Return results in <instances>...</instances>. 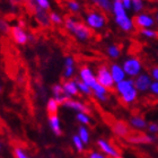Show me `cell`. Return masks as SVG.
<instances>
[{
    "instance_id": "cell-32",
    "label": "cell",
    "mask_w": 158,
    "mask_h": 158,
    "mask_svg": "<svg viewBox=\"0 0 158 158\" xmlns=\"http://www.w3.org/2000/svg\"><path fill=\"white\" fill-rule=\"evenodd\" d=\"M145 0H132V10L135 14L142 13L145 9Z\"/></svg>"
},
{
    "instance_id": "cell-24",
    "label": "cell",
    "mask_w": 158,
    "mask_h": 158,
    "mask_svg": "<svg viewBox=\"0 0 158 158\" xmlns=\"http://www.w3.org/2000/svg\"><path fill=\"white\" fill-rule=\"evenodd\" d=\"M71 143H73V149H75L78 154H84V152H86V147H87V146L82 142V140L79 138L77 133L73 135V137H71Z\"/></svg>"
},
{
    "instance_id": "cell-5",
    "label": "cell",
    "mask_w": 158,
    "mask_h": 158,
    "mask_svg": "<svg viewBox=\"0 0 158 158\" xmlns=\"http://www.w3.org/2000/svg\"><path fill=\"white\" fill-rule=\"evenodd\" d=\"M122 68L124 70L127 77L135 79V77L142 73L143 66H142L141 60L139 59L138 56H129L123 61Z\"/></svg>"
},
{
    "instance_id": "cell-27",
    "label": "cell",
    "mask_w": 158,
    "mask_h": 158,
    "mask_svg": "<svg viewBox=\"0 0 158 158\" xmlns=\"http://www.w3.org/2000/svg\"><path fill=\"white\" fill-rule=\"evenodd\" d=\"M13 155L15 158H32L30 154L27 152L25 148H23L22 146H15L13 148Z\"/></svg>"
},
{
    "instance_id": "cell-6",
    "label": "cell",
    "mask_w": 158,
    "mask_h": 158,
    "mask_svg": "<svg viewBox=\"0 0 158 158\" xmlns=\"http://www.w3.org/2000/svg\"><path fill=\"white\" fill-rule=\"evenodd\" d=\"M96 148L103 152L107 158H122V154L120 149L114 143L105 138H98L96 140Z\"/></svg>"
},
{
    "instance_id": "cell-2",
    "label": "cell",
    "mask_w": 158,
    "mask_h": 158,
    "mask_svg": "<svg viewBox=\"0 0 158 158\" xmlns=\"http://www.w3.org/2000/svg\"><path fill=\"white\" fill-rule=\"evenodd\" d=\"M115 92L118 98L124 105H132L138 99L139 92L135 86V81L132 78H127L122 81L115 84Z\"/></svg>"
},
{
    "instance_id": "cell-1",
    "label": "cell",
    "mask_w": 158,
    "mask_h": 158,
    "mask_svg": "<svg viewBox=\"0 0 158 158\" xmlns=\"http://www.w3.org/2000/svg\"><path fill=\"white\" fill-rule=\"evenodd\" d=\"M63 26L67 30V32L79 42H88L94 35L93 30H90L86 25V23H82L80 20L73 18V16H67L64 18Z\"/></svg>"
},
{
    "instance_id": "cell-4",
    "label": "cell",
    "mask_w": 158,
    "mask_h": 158,
    "mask_svg": "<svg viewBox=\"0 0 158 158\" xmlns=\"http://www.w3.org/2000/svg\"><path fill=\"white\" fill-rule=\"evenodd\" d=\"M85 23L90 30H103L107 24V18L102 10H90L85 15Z\"/></svg>"
},
{
    "instance_id": "cell-26",
    "label": "cell",
    "mask_w": 158,
    "mask_h": 158,
    "mask_svg": "<svg viewBox=\"0 0 158 158\" xmlns=\"http://www.w3.org/2000/svg\"><path fill=\"white\" fill-rule=\"evenodd\" d=\"M106 53H107V56L111 59L113 60L118 59L120 56H121V48L118 44H111V45H109L106 48Z\"/></svg>"
},
{
    "instance_id": "cell-16",
    "label": "cell",
    "mask_w": 158,
    "mask_h": 158,
    "mask_svg": "<svg viewBox=\"0 0 158 158\" xmlns=\"http://www.w3.org/2000/svg\"><path fill=\"white\" fill-rule=\"evenodd\" d=\"M62 88L67 98H73L79 95V89L75 79H67L62 82Z\"/></svg>"
},
{
    "instance_id": "cell-8",
    "label": "cell",
    "mask_w": 158,
    "mask_h": 158,
    "mask_svg": "<svg viewBox=\"0 0 158 158\" xmlns=\"http://www.w3.org/2000/svg\"><path fill=\"white\" fill-rule=\"evenodd\" d=\"M133 23H135V26L139 30L154 28V26L156 25V19L155 16L150 13L142 11V13L135 14V16L133 17Z\"/></svg>"
},
{
    "instance_id": "cell-14",
    "label": "cell",
    "mask_w": 158,
    "mask_h": 158,
    "mask_svg": "<svg viewBox=\"0 0 158 158\" xmlns=\"http://www.w3.org/2000/svg\"><path fill=\"white\" fill-rule=\"evenodd\" d=\"M62 107L71 110V111H75L76 113H88V114H90L89 106L87 104H85L84 102L76 98H68L62 104Z\"/></svg>"
},
{
    "instance_id": "cell-42",
    "label": "cell",
    "mask_w": 158,
    "mask_h": 158,
    "mask_svg": "<svg viewBox=\"0 0 158 158\" xmlns=\"http://www.w3.org/2000/svg\"><path fill=\"white\" fill-rule=\"evenodd\" d=\"M155 19H156V24L158 25V10L156 11V14H155Z\"/></svg>"
},
{
    "instance_id": "cell-41",
    "label": "cell",
    "mask_w": 158,
    "mask_h": 158,
    "mask_svg": "<svg viewBox=\"0 0 158 158\" xmlns=\"http://www.w3.org/2000/svg\"><path fill=\"white\" fill-rule=\"evenodd\" d=\"M22 2H23V0H10V3H11L13 6H17V5H20Z\"/></svg>"
},
{
    "instance_id": "cell-40",
    "label": "cell",
    "mask_w": 158,
    "mask_h": 158,
    "mask_svg": "<svg viewBox=\"0 0 158 158\" xmlns=\"http://www.w3.org/2000/svg\"><path fill=\"white\" fill-rule=\"evenodd\" d=\"M122 5H123L127 11L132 10V0H122Z\"/></svg>"
},
{
    "instance_id": "cell-25",
    "label": "cell",
    "mask_w": 158,
    "mask_h": 158,
    "mask_svg": "<svg viewBox=\"0 0 158 158\" xmlns=\"http://www.w3.org/2000/svg\"><path fill=\"white\" fill-rule=\"evenodd\" d=\"M60 106H61V104L54 97H51L46 101V112L49 115L50 114H58Z\"/></svg>"
},
{
    "instance_id": "cell-38",
    "label": "cell",
    "mask_w": 158,
    "mask_h": 158,
    "mask_svg": "<svg viewBox=\"0 0 158 158\" xmlns=\"http://www.w3.org/2000/svg\"><path fill=\"white\" fill-rule=\"evenodd\" d=\"M150 77L152 78L154 81H157L158 82V66H154L150 69V73H149Z\"/></svg>"
},
{
    "instance_id": "cell-30",
    "label": "cell",
    "mask_w": 158,
    "mask_h": 158,
    "mask_svg": "<svg viewBox=\"0 0 158 158\" xmlns=\"http://www.w3.org/2000/svg\"><path fill=\"white\" fill-rule=\"evenodd\" d=\"M75 80H76V82H77V86H78L79 92L81 93L82 95H85V96H93V90L89 88L88 86L86 85V84H84V82H82L79 78H76Z\"/></svg>"
},
{
    "instance_id": "cell-23",
    "label": "cell",
    "mask_w": 158,
    "mask_h": 158,
    "mask_svg": "<svg viewBox=\"0 0 158 158\" xmlns=\"http://www.w3.org/2000/svg\"><path fill=\"white\" fill-rule=\"evenodd\" d=\"M77 135H78V137L81 139L82 142H84L86 146H88L89 143H90L92 135H90L89 129L87 128L86 125H79L78 129H77Z\"/></svg>"
},
{
    "instance_id": "cell-22",
    "label": "cell",
    "mask_w": 158,
    "mask_h": 158,
    "mask_svg": "<svg viewBox=\"0 0 158 158\" xmlns=\"http://www.w3.org/2000/svg\"><path fill=\"white\" fill-rule=\"evenodd\" d=\"M89 1L95 7L99 8V10L104 11V13H112V0H89Z\"/></svg>"
},
{
    "instance_id": "cell-37",
    "label": "cell",
    "mask_w": 158,
    "mask_h": 158,
    "mask_svg": "<svg viewBox=\"0 0 158 158\" xmlns=\"http://www.w3.org/2000/svg\"><path fill=\"white\" fill-rule=\"evenodd\" d=\"M147 131H148V133H150V135H158V123H156V122L148 123Z\"/></svg>"
},
{
    "instance_id": "cell-44",
    "label": "cell",
    "mask_w": 158,
    "mask_h": 158,
    "mask_svg": "<svg viewBox=\"0 0 158 158\" xmlns=\"http://www.w3.org/2000/svg\"><path fill=\"white\" fill-rule=\"evenodd\" d=\"M2 150V143H1V141H0V152Z\"/></svg>"
},
{
    "instance_id": "cell-19",
    "label": "cell",
    "mask_w": 158,
    "mask_h": 158,
    "mask_svg": "<svg viewBox=\"0 0 158 158\" xmlns=\"http://www.w3.org/2000/svg\"><path fill=\"white\" fill-rule=\"evenodd\" d=\"M110 71H111L112 78L115 84L127 79V75H125L124 70H123L121 64H118V63H112V64L110 66Z\"/></svg>"
},
{
    "instance_id": "cell-31",
    "label": "cell",
    "mask_w": 158,
    "mask_h": 158,
    "mask_svg": "<svg viewBox=\"0 0 158 158\" xmlns=\"http://www.w3.org/2000/svg\"><path fill=\"white\" fill-rule=\"evenodd\" d=\"M67 8L68 10H70L73 14H78L80 13V10H81V6H80V3L76 0H67Z\"/></svg>"
},
{
    "instance_id": "cell-20",
    "label": "cell",
    "mask_w": 158,
    "mask_h": 158,
    "mask_svg": "<svg viewBox=\"0 0 158 158\" xmlns=\"http://www.w3.org/2000/svg\"><path fill=\"white\" fill-rule=\"evenodd\" d=\"M75 70H76V63L75 59L73 56H67L64 59V71H63V78L71 79L75 75Z\"/></svg>"
},
{
    "instance_id": "cell-17",
    "label": "cell",
    "mask_w": 158,
    "mask_h": 158,
    "mask_svg": "<svg viewBox=\"0 0 158 158\" xmlns=\"http://www.w3.org/2000/svg\"><path fill=\"white\" fill-rule=\"evenodd\" d=\"M33 13H34V16H35V19L37 20V23L42 27H50L52 25L51 20H50V14L46 10L36 6L33 9Z\"/></svg>"
},
{
    "instance_id": "cell-39",
    "label": "cell",
    "mask_w": 158,
    "mask_h": 158,
    "mask_svg": "<svg viewBox=\"0 0 158 158\" xmlns=\"http://www.w3.org/2000/svg\"><path fill=\"white\" fill-rule=\"evenodd\" d=\"M149 92L152 93V95L158 96V82L157 81H152V87H150V90Z\"/></svg>"
},
{
    "instance_id": "cell-3",
    "label": "cell",
    "mask_w": 158,
    "mask_h": 158,
    "mask_svg": "<svg viewBox=\"0 0 158 158\" xmlns=\"http://www.w3.org/2000/svg\"><path fill=\"white\" fill-rule=\"evenodd\" d=\"M112 14L114 16V22L118 27L125 33H131L135 28L133 18L128 15V11L125 10L122 2H113Z\"/></svg>"
},
{
    "instance_id": "cell-7",
    "label": "cell",
    "mask_w": 158,
    "mask_h": 158,
    "mask_svg": "<svg viewBox=\"0 0 158 158\" xmlns=\"http://www.w3.org/2000/svg\"><path fill=\"white\" fill-rule=\"evenodd\" d=\"M96 79L97 81L105 87L107 90H112L115 88V82L113 80L111 71H110V67H107L106 64H101L97 67L96 69Z\"/></svg>"
},
{
    "instance_id": "cell-11",
    "label": "cell",
    "mask_w": 158,
    "mask_h": 158,
    "mask_svg": "<svg viewBox=\"0 0 158 158\" xmlns=\"http://www.w3.org/2000/svg\"><path fill=\"white\" fill-rule=\"evenodd\" d=\"M111 130L113 135L120 139H127L131 135V128L127 122L122 120H116L111 124Z\"/></svg>"
},
{
    "instance_id": "cell-13",
    "label": "cell",
    "mask_w": 158,
    "mask_h": 158,
    "mask_svg": "<svg viewBox=\"0 0 158 158\" xmlns=\"http://www.w3.org/2000/svg\"><path fill=\"white\" fill-rule=\"evenodd\" d=\"M79 79L84 84L88 86L90 89L98 82L97 79H96V76L94 75V71H93V69L89 66L80 67V69H79Z\"/></svg>"
},
{
    "instance_id": "cell-43",
    "label": "cell",
    "mask_w": 158,
    "mask_h": 158,
    "mask_svg": "<svg viewBox=\"0 0 158 158\" xmlns=\"http://www.w3.org/2000/svg\"><path fill=\"white\" fill-rule=\"evenodd\" d=\"M113 2H122V0H113Z\"/></svg>"
},
{
    "instance_id": "cell-12",
    "label": "cell",
    "mask_w": 158,
    "mask_h": 158,
    "mask_svg": "<svg viewBox=\"0 0 158 158\" xmlns=\"http://www.w3.org/2000/svg\"><path fill=\"white\" fill-rule=\"evenodd\" d=\"M133 81H135V88L139 93H147L150 90V87H152V84L154 80H152L149 73H141L139 76H137L133 79Z\"/></svg>"
},
{
    "instance_id": "cell-18",
    "label": "cell",
    "mask_w": 158,
    "mask_h": 158,
    "mask_svg": "<svg viewBox=\"0 0 158 158\" xmlns=\"http://www.w3.org/2000/svg\"><path fill=\"white\" fill-rule=\"evenodd\" d=\"M48 124H49L50 130L56 137H61L63 133L62 127H61V121L58 114H50L48 118Z\"/></svg>"
},
{
    "instance_id": "cell-33",
    "label": "cell",
    "mask_w": 158,
    "mask_h": 158,
    "mask_svg": "<svg viewBox=\"0 0 158 158\" xmlns=\"http://www.w3.org/2000/svg\"><path fill=\"white\" fill-rule=\"evenodd\" d=\"M50 14V20L52 25H62L64 18H62V16L60 14L56 13V11H51Z\"/></svg>"
},
{
    "instance_id": "cell-45",
    "label": "cell",
    "mask_w": 158,
    "mask_h": 158,
    "mask_svg": "<svg viewBox=\"0 0 158 158\" xmlns=\"http://www.w3.org/2000/svg\"><path fill=\"white\" fill-rule=\"evenodd\" d=\"M2 93V87H1V84H0V94Z\"/></svg>"
},
{
    "instance_id": "cell-28",
    "label": "cell",
    "mask_w": 158,
    "mask_h": 158,
    "mask_svg": "<svg viewBox=\"0 0 158 158\" xmlns=\"http://www.w3.org/2000/svg\"><path fill=\"white\" fill-rule=\"evenodd\" d=\"M139 34L142 37L149 40H155L158 39V31L154 30V28H143V30H139Z\"/></svg>"
},
{
    "instance_id": "cell-36",
    "label": "cell",
    "mask_w": 158,
    "mask_h": 158,
    "mask_svg": "<svg viewBox=\"0 0 158 158\" xmlns=\"http://www.w3.org/2000/svg\"><path fill=\"white\" fill-rule=\"evenodd\" d=\"M36 2V6L42 8V9L49 11L51 9V3H50V0H35Z\"/></svg>"
},
{
    "instance_id": "cell-9",
    "label": "cell",
    "mask_w": 158,
    "mask_h": 158,
    "mask_svg": "<svg viewBox=\"0 0 158 158\" xmlns=\"http://www.w3.org/2000/svg\"><path fill=\"white\" fill-rule=\"evenodd\" d=\"M157 135H152L150 133H145V132L135 131L125 139L131 145H152L154 142L157 141Z\"/></svg>"
},
{
    "instance_id": "cell-21",
    "label": "cell",
    "mask_w": 158,
    "mask_h": 158,
    "mask_svg": "<svg viewBox=\"0 0 158 158\" xmlns=\"http://www.w3.org/2000/svg\"><path fill=\"white\" fill-rule=\"evenodd\" d=\"M51 93H52L53 97L61 104V106H62L63 103L68 99L67 96L64 95V92H63L62 84H54V85L51 87Z\"/></svg>"
},
{
    "instance_id": "cell-34",
    "label": "cell",
    "mask_w": 158,
    "mask_h": 158,
    "mask_svg": "<svg viewBox=\"0 0 158 158\" xmlns=\"http://www.w3.org/2000/svg\"><path fill=\"white\" fill-rule=\"evenodd\" d=\"M10 30H11V27H10L9 23L5 18H0V33L6 35V34L10 33Z\"/></svg>"
},
{
    "instance_id": "cell-35",
    "label": "cell",
    "mask_w": 158,
    "mask_h": 158,
    "mask_svg": "<svg viewBox=\"0 0 158 158\" xmlns=\"http://www.w3.org/2000/svg\"><path fill=\"white\" fill-rule=\"evenodd\" d=\"M86 158H107L103 152H101L98 149H92L86 152Z\"/></svg>"
},
{
    "instance_id": "cell-15",
    "label": "cell",
    "mask_w": 158,
    "mask_h": 158,
    "mask_svg": "<svg viewBox=\"0 0 158 158\" xmlns=\"http://www.w3.org/2000/svg\"><path fill=\"white\" fill-rule=\"evenodd\" d=\"M128 124L130 125L131 130H135V131L138 132H143L145 130H147L148 122L141 115H132L129 118Z\"/></svg>"
},
{
    "instance_id": "cell-29",
    "label": "cell",
    "mask_w": 158,
    "mask_h": 158,
    "mask_svg": "<svg viewBox=\"0 0 158 158\" xmlns=\"http://www.w3.org/2000/svg\"><path fill=\"white\" fill-rule=\"evenodd\" d=\"M76 120L80 125H89L92 122L90 114L88 113H76Z\"/></svg>"
},
{
    "instance_id": "cell-10",
    "label": "cell",
    "mask_w": 158,
    "mask_h": 158,
    "mask_svg": "<svg viewBox=\"0 0 158 158\" xmlns=\"http://www.w3.org/2000/svg\"><path fill=\"white\" fill-rule=\"evenodd\" d=\"M10 36L17 45H26L27 43L30 42V34L24 30L23 26H20L18 24L11 26Z\"/></svg>"
}]
</instances>
